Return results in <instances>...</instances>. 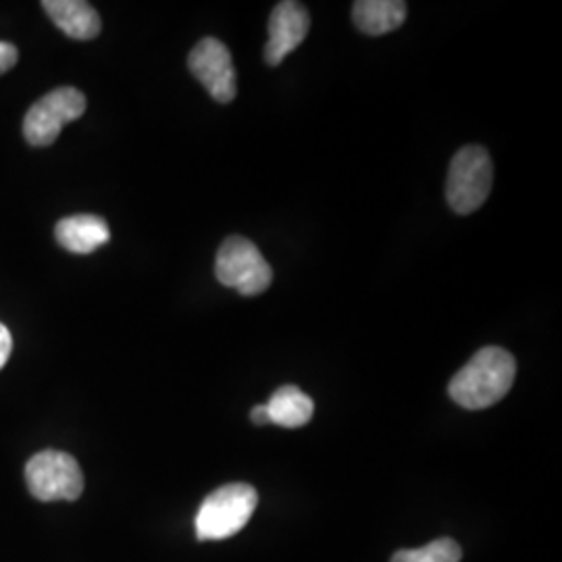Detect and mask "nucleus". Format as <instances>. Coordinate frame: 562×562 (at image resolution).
<instances>
[{
    "mask_svg": "<svg viewBox=\"0 0 562 562\" xmlns=\"http://www.w3.org/2000/svg\"><path fill=\"white\" fill-rule=\"evenodd\" d=\"M515 375V357L501 346H485L452 378L448 394L467 411H482L503 401Z\"/></svg>",
    "mask_w": 562,
    "mask_h": 562,
    "instance_id": "1",
    "label": "nucleus"
},
{
    "mask_svg": "<svg viewBox=\"0 0 562 562\" xmlns=\"http://www.w3.org/2000/svg\"><path fill=\"white\" fill-rule=\"evenodd\" d=\"M11 350H13V338H11V331L0 323V369L7 364L9 357H11Z\"/></svg>",
    "mask_w": 562,
    "mask_h": 562,
    "instance_id": "15",
    "label": "nucleus"
},
{
    "mask_svg": "<svg viewBox=\"0 0 562 562\" xmlns=\"http://www.w3.org/2000/svg\"><path fill=\"white\" fill-rule=\"evenodd\" d=\"M86 113V97L76 88H57L34 102L23 120V136L32 146H50L59 138L65 123Z\"/></svg>",
    "mask_w": 562,
    "mask_h": 562,
    "instance_id": "6",
    "label": "nucleus"
},
{
    "mask_svg": "<svg viewBox=\"0 0 562 562\" xmlns=\"http://www.w3.org/2000/svg\"><path fill=\"white\" fill-rule=\"evenodd\" d=\"M30 494L41 503L78 501L83 492V473L78 461L59 450H44L25 464Z\"/></svg>",
    "mask_w": 562,
    "mask_h": 562,
    "instance_id": "5",
    "label": "nucleus"
},
{
    "mask_svg": "<svg viewBox=\"0 0 562 562\" xmlns=\"http://www.w3.org/2000/svg\"><path fill=\"white\" fill-rule=\"evenodd\" d=\"M461 546L450 538H442L417 550H401L392 557V562H461Z\"/></svg>",
    "mask_w": 562,
    "mask_h": 562,
    "instance_id": "13",
    "label": "nucleus"
},
{
    "mask_svg": "<svg viewBox=\"0 0 562 562\" xmlns=\"http://www.w3.org/2000/svg\"><path fill=\"white\" fill-rule=\"evenodd\" d=\"M265 406L269 413V422L288 429L306 425L315 413V404L311 396H306L296 385H283Z\"/></svg>",
    "mask_w": 562,
    "mask_h": 562,
    "instance_id": "12",
    "label": "nucleus"
},
{
    "mask_svg": "<svg viewBox=\"0 0 562 562\" xmlns=\"http://www.w3.org/2000/svg\"><path fill=\"white\" fill-rule=\"evenodd\" d=\"M215 276L225 288L240 292L241 296H259L273 281L271 265L265 261L257 244L241 236L223 241Z\"/></svg>",
    "mask_w": 562,
    "mask_h": 562,
    "instance_id": "4",
    "label": "nucleus"
},
{
    "mask_svg": "<svg viewBox=\"0 0 562 562\" xmlns=\"http://www.w3.org/2000/svg\"><path fill=\"white\" fill-rule=\"evenodd\" d=\"M311 27L308 11L301 2L283 0L269 18V42L265 46V60L276 67L292 50L301 46Z\"/></svg>",
    "mask_w": 562,
    "mask_h": 562,
    "instance_id": "8",
    "label": "nucleus"
},
{
    "mask_svg": "<svg viewBox=\"0 0 562 562\" xmlns=\"http://www.w3.org/2000/svg\"><path fill=\"white\" fill-rule=\"evenodd\" d=\"M42 9L63 34L74 41H94L101 34V15L83 0H44Z\"/></svg>",
    "mask_w": 562,
    "mask_h": 562,
    "instance_id": "9",
    "label": "nucleus"
},
{
    "mask_svg": "<svg viewBox=\"0 0 562 562\" xmlns=\"http://www.w3.org/2000/svg\"><path fill=\"white\" fill-rule=\"evenodd\" d=\"M55 238L74 255H90L111 240V229L99 215H71L57 223Z\"/></svg>",
    "mask_w": 562,
    "mask_h": 562,
    "instance_id": "10",
    "label": "nucleus"
},
{
    "mask_svg": "<svg viewBox=\"0 0 562 562\" xmlns=\"http://www.w3.org/2000/svg\"><path fill=\"white\" fill-rule=\"evenodd\" d=\"M192 76L222 104L236 99V69L229 48L217 38H202L188 57Z\"/></svg>",
    "mask_w": 562,
    "mask_h": 562,
    "instance_id": "7",
    "label": "nucleus"
},
{
    "mask_svg": "<svg viewBox=\"0 0 562 562\" xmlns=\"http://www.w3.org/2000/svg\"><path fill=\"white\" fill-rule=\"evenodd\" d=\"M250 419L257 423V425H267L269 422V413H267V406H255L252 413H250Z\"/></svg>",
    "mask_w": 562,
    "mask_h": 562,
    "instance_id": "16",
    "label": "nucleus"
},
{
    "mask_svg": "<svg viewBox=\"0 0 562 562\" xmlns=\"http://www.w3.org/2000/svg\"><path fill=\"white\" fill-rule=\"evenodd\" d=\"M259 494L248 483H227L204 498L196 515V538L217 542L236 536L250 521Z\"/></svg>",
    "mask_w": 562,
    "mask_h": 562,
    "instance_id": "2",
    "label": "nucleus"
},
{
    "mask_svg": "<svg viewBox=\"0 0 562 562\" xmlns=\"http://www.w3.org/2000/svg\"><path fill=\"white\" fill-rule=\"evenodd\" d=\"M494 167L487 150L477 144L461 148L448 167L446 201L459 215H471L487 201Z\"/></svg>",
    "mask_w": 562,
    "mask_h": 562,
    "instance_id": "3",
    "label": "nucleus"
},
{
    "mask_svg": "<svg viewBox=\"0 0 562 562\" xmlns=\"http://www.w3.org/2000/svg\"><path fill=\"white\" fill-rule=\"evenodd\" d=\"M18 59H20L18 46H13L11 42L0 41V74H7L9 69H13Z\"/></svg>",
    "mask_w": 562,
    "mask_h": 562,
    "instance_id": "14",
    "label": "nucleus"
},
{
    "mask_svg": "<svg viewBox=\"0 0 562 562\" xmlns=\"http://www.w3.org/2000/svg\"><path fill=\"white\" fill-rule=\"evenodd\" d=\"M352 20L369 36H383L398 30L406 20V2L401 0H359L352 4Z\"/></svg>",
    "mask_w": 562,
    "mask_h": 562,
    "instance_id": "11",
    "label": "nucleus"
}]
</instances>
